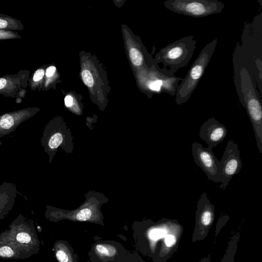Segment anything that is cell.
<instances>
[{"mask_svg":"<svg viewBox=\"0 0 262 262\" xmlns=\"http://www.w3.org/2000/svg\"><path fill=\"white\" fill-rule=\"evenodd\" d=\"M233 63L234 81L237 95L241 104L247 111L254 130L258 149L262 155L261 98L237 46L233 56Z\"/></svg>","mask_w":262,"mask_h":262,"instance_id":"cell-1","label":"cell"},{"mask_svg":"<svg viewBox=\"0 0 262 262\" xmlns=\"http://www.w3.org/2000/svg\"><path fill=\"white\" fill-rule=\"evenodd\" d=\"M262 13L253 21L244 25L241 36L242 45L237 46L245 64L254 81L261 98Z\"/></svg>","mask_w":262,"mask_h":262,"instance_id":"cell-2","label":"cell"},{"mask_svg":"<svg viewBox=\"0 0 262 262\" xmlns=\"http://www.w3.org/2000/svg\"><path fill=\"white\" fill-rule=\"evenodd\" d=\"M217 42V39L214 38L202 49L187 75L178 86L175 95L177 104L184 103L190 98L210 62Z\"/></svg>","mask_w":262,"mask_h":262,"instance_id":"cell-3","label":"cell"},{"mask_svg":"<svg viewBox=\"0 0 262 262\" xmlns=\"http://www.w3.org/2000/svg\"><path fill=\"white\" fill-rule=\"evenodd\" d=\"M196 41L193 35H189L174 41L161 49L157 55V61L162 62L166 68L164 74L174 76V74L180 68L187 65L196 48Z\"/></svg>","mask_w":262,"mask_h":262,"instance_id":"cell-4","label":"cell"},{"mask_svg":"<svg viewBox=\"0 0 262 262\" xmlns=\"http://www.w3.org/2000/svg\"><path fill=\"white\" fill-rule=\"evenodd\" d=\"M88 196L84 203L78 208L72 211L58 209L54 212V216L59 220L90 222L103 225L100 207L104 202L105 196L96 192L88 194Z\"/></svg>","mask_w":262,"mask_h":262,"instance_id":"cell-5","label":"cell"},{"mask_svg":"<svg viewBox=\"0 0 262 262\" xmlns=\"http://www.w3.org/2000/svg\"><path fill=\"white\" fill-rule=\"evenodd\" d=\"M164 5L173 12L196 18L220 13L225 7L217 0H166Z\"/></svg>","mask_w":262,"mask_h":262,"instance_id":"cell-6","label":"cell"},{"mask_svg":"<svg viewBox=\"0 0 262 262\" xmlns=\"http://www.w3.org/2000/svg\"><path fill=\"white\" fill-rule=\"evenodd\" d=\"M220 163L219 181L222 182L220 188L224 190L231 178L238 173L242 167L238 145L233 140L228 141Z\"/></svg>","mask_w":262,"mask_h":262,"instance_id":"cell-7","label":"cell"},{"mask_svg":"<svg viewBox=\"0 0 262 262\" xmlns=\"http://www.w3.org/2000/svg\"><path fill=\"white\" fill-rule=\"evenodd\" d=\"M41 143L50 159L53 158L60 146L67 149L68 152H71L73 149L71 133L68 127L63 126L46 127Z\"/></svg>","mask_w":262,"mask_h":262,"instance_id":"cell-8","label":"cell"},{"mask_svg":"<svg viewBox=\"0 0 262 262\" xmlns=\"http://www.w3.org/2000/svg\"><path fill=\"white\" fill-rule=\"evenodd\" d=\"M212 149L209 147L204 148L197 142H193L191 145L195 163L205 172L209 180L219 183L220 163Z\"/></svg>","mask_w":262,"mask_h":262,"instance_id":"cell-9","label":"cell"},{"mask_svg":"<svg viewBox=\"0 0 262 262\" xmlns=\"http://www.w3.org/2000/svg\"><path fill=\"white\" fill-rule=\"evenodd\" d=\"M227 133V128L214 117L208 119L202 125L200 129V138L208 144V147L211 149L222 142Z\"/></svg>","mask_w":262,"mask_h":262,"instance_id":"cell-10","label":"cell"},{"mask_svg":"<svg viewBox=\"0 0 262 262\" xmlns=\"http://www.w3.org/2000/svg\"><path fill=\"white\" fill-rule=\"evenodd\" d=\"M16 193V187L14 184L4 182L0 186V209L11 207Z\"/></svg>","mask_w":262,"mask_h":262,"instance_id":"cell-11","label":"cell"},{"mask_svg":"<svg viewBox=\"0 0 262 262\" xmlns=\"http://www.w3.org/2000/svg\"><path fill=\"white\" fill-rule=\"evenodd\" d=\"M55 246V255L59 262H75L71 251L66 244L58 242Z\"/></svg>","mask_w":262,"mask_h":262,"instance_id":"cell-12","label":"cell"},{"mask_svg":"<svg viewBox=\"0 0 262 262\" xmlns=\"http://www.w3.org/2000/svg\"><path fill=\"white\" fill-rule=\"evenodd\" d=\"M94 249L97 255L102 258H112L117 254L116 248L110 244H98Z\"/></svg>","mask_w":262,"mask_h":262,"instance_id":"cell-13","label":"cell"},{"mask_svg":"<svg viewBox=\"0 0 262 262\" xmlns=\"http://www.w3.org/2000/svg\"><path fill=\"white\" fill-rule=\"evenodd\" d=\"M166 225H164L152 229L149 232V237L152 240L157 241L159 238L165 236L168 232V230L166 228Z\"/></svg>","mask_w":262,"mask_h":262,"instance_id":"cell-14","label":"cell"},{"mask_svg":"<svg viewBox=\"0 0 262 262\" xmlns=\"http://www.w3.org/2000/svg\"><path fill=\"white\" fill-rule=\"evenodd\" d=\"M129 57L134 65L139 66L142 64L143 56L137 49L132 48L129 50Z\"/></svg>","mask_w":262,"mask_h":262,"instance_id":"cell-15","label":"cell"},{"mask_svg":"<svg viewBox=\"0 0 262 262\" xmlns=\"http://www.w3.org/2000/svg\"><path fill=\"white\" fill-rule=\"evenodd\" d=\"M82 78L84 83L90 87L93 85L94 80L90 72L87 70H83L81 73Z\"/></svg>","mask_w":262,"mask_h":262,"instance_id":"cell-16","label":"cell"},{"mask_svg":"<svg viewBox=\"0 0 262 262\" xmlns=\"http://www.w3.org/2000/svg\"><path fill=\"white\" fill-rule=\"evenodd\" d=\"M177 238L174 234L172 233L167 234L164 238L165 245L168 248L172 247L176 243Z\"/></svg>","mask_w":262,"mask_h":262,"instance_id":"cell-17","label":"cell"},{"mask_svg":"<svg viewBox=\"0 0 262 262\" xmlns=\"http://www.w3.org/2000/svg\"><path fill=\"white\" fill-rule=\"evenodd\" d=\"M13 255V250L8 246H4L0 248V256L4 257H10Z\"/></svg>","mask_w":262,"mask_h":262,"instance_id":"cell-18","label":"cell"},{"mask_svg":"<svg viewBox=\"0 0 262 262\" xmlns=\"http://www.w3.org/2000/svg\"><path fill=\"white\" fill-rule=\"evenodd\" d=\"M16 239L18 242L21 243H28L31 241L29 234L25 232L19 233L17 235Z\"/></svg>","mask_w":262,"mask_h":262,"instance_id":"cell-19","label":"cell"},{"mask_svg":"<svg viewBox=\"0 0 262 262\" xmlns=\"http://www.w3.org/2000/svg\"><path fill=\"white\" fill-rule=\"evenodd\" d=\"M45 75V71L42 69L37 70L34 73L33 80L38 81L41 80Z\"/></svg>","mask_w":262,"mask_h":262,"instance_id":"cell-20","label":"cell"},{"mask_svg":"<svg viewBox=\"0 0 262 262\" xmlns=\"http://www.w3.org/2000/svg\"><path fill=\"white\" fill-rule=\"evenodd\" d=\"M56 71V68L54 66H50L47 68L46 72L47 77H51L53 75Z\"/></svg>","mask_w":262,"mask_h":262,"instance_id":"cell-21","label":"cell"},{"mask_svg":"<svg viewBox=\"0 0 262 262\" xmlns=\"http://www.w3.org/2000/svg\"><path fill=\"white\" fill-rule=\"evenodd\" d=\"M64 103L66 106L71 107L73 104V98L70 95H67L64 98Z\"/></svg>","mask_w":262,"mask_h":262,"instance_id":"cell-22","label":"cell"},{"mask_svg":"<svg viewBox=\"0 0 262 262\" xmlns=\"http://www.w3.org/2000/svg\"><path fill=\"white\" fill-rule=\"evenodd\" d=\"M8 25V23L5 20L0 19V29L6 28Z\"/></svg>","mask_w":262,"mask_h":262,"instance_id":"cell-23","label":"cell"},{"mask_svg":"<svg viewBox=\"0 0 262 262\" xmlns=\"http://www.w3.org/2000/svg\"><path fill=\"white\" fill-rule=\"evenodd\" d=\"M7 82L5 79L0 78V90L3 89L6 85Z\"/></svg>","mask_w":262,"mask_h":262,"instance_id":"cell-24","label":"cell"}]
</instances>
